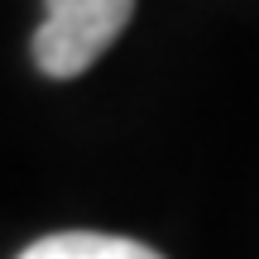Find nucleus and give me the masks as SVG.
Wrapping results in <instances>:
<instances>
[{
    "label": "nucleus",
    "mask_w": 259,
    "mask_h": 259,
    "mask_svg": "<svg viewBox=\"0 0 259 259\" xmlns=\"http://www.w3.org/2000/svg\"><path fill=\"white\" fill-rule=\"evenodd\" d=\"M19 259H163L149 245L125 240V235H96V231H63L29 245Z\"/></svg>",
    "instance_id": "obj_2"
},
{
    "label": "nucleus",
    "mask_w": 259,
    "mask_h": 259,
    "mask_svg": "<svg viewBox=\"0 0 259 259\" xmlns=\"http://www.w3.org/2000/svg\"><path fill=\"white\" fill-rule=\"evenodd\" d=\"M135 0H44L34 63L44 77H82L125 34Z\"/></svg>",
    "instance_id": "obj_1"
}]
</instances>
